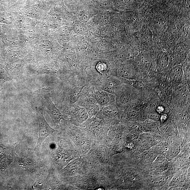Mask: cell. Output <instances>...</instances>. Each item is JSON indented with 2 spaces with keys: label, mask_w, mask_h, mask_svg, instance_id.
Masks as SVG:
<instances>
[{
  "label": "cell",
  "mask_w": 190,
  "mask_h": 190,
  "mask_svg": "<svg viewBox=\"0 0 190 190\" xmlns=\"http://www.w3.org/2000/svg\"><path fill=\"white\" fill-rule=\"evenodd\" d=\"M154 139V136L149 133H143L140 136V142L144 144L152 141Z\"/></svg>",
  "instance_id": "obj_15"
},
{
  "label": "cell",
  "mask_w": 190,
  "mask_h": 190,
  "mask_svg": "<svg viewBox=\"0 0 190 190\" xmlns=\"http://www.w3.org/2000/svg\"><path fill=\"white\" fill-rule=\"evenodd\" d=\"M156 157V154L154 152H151L146 155V160L148 162H151L155 160Z\"/></svg>",
  "instance_id": "obj_23"
},
{
  "label": "cell",
  "mask_w": 190,
  "mask_h": 190,
  "mask_svg": "<svg viewBox=\"0 0 190 190\" xmlns=\"http://www.w3.org/2000/svg\"><path fill=\"white\" fill-rule=\"evenodd\" d=\"M170 30L172 35H177L179 32L180 30V27L178 26L177 25L175 24V25L171 27Z\"/></svg>",
  "instance_id": "obj_26"
},
{
  "label": "cell",
  "mask_w": 190,
  "mask_h": 190,
  "mask_svg": "<svg viewBox=\"0 0 190 190\" xmlns=\"http://www.w3.org/2000/svg\"><path fill=\"white\" fill-rule=\"evenodd\" d=\"M73 29L75 34L78 35H85L87 31V27L84 23L80 21L75 23L74 25Z\"/></svg>",
  "instance_id": "obj_5"
},
{
  "label": "cell",
  "mask_w": 190,
  "mask_h": 190,
  "mask_svg": "<svg viewBox=\"0 0 190 190\" xmlns=\"http://www.w3.org/2000/svg\"><path fill=\"white\" fill-rule=\"evenodd\" d=\"M130 97L128 94L124 93L121 96L119 101L122 104H126L130 101Z\"/></svg>",
  "instance_id": "obj_20"
},
{
  "label": "cell",
  "mask_w": 190,
  "mask_h": 190,
  "mask_svg": "<svg viewBox=\"0 0 190 190\" xmlns=\"http://www.w3.org/2000/svg\"><path fill=\"white\" fill-rule=\"evenodd\" d=\"M170 74L172 79L176 83H180L183 79V71L182 66L177 65L172 68Z\"/></svg>",
  "instance_id": "obj_2"
},
{
  "label": "cell",
  "mask_w": 190,
  "mask_h": 190,
  "mask_svg": "<svg viewBox=\"0 0 190 190\" xmlns=\"http://www.w3.org/2000/svg\"><path fill=\"white\" fill-rule=\"evenodd\" d=\"M158 64L160 67H166L167 66L169 63V59L168 55L164 52H160L157 55Z\"/></svg>",
  "instance_id": "obj_6"
},
{
  "label": "cell",
  "mask_w": 190,
  "mask_h": 190,
  "mask_svg": "<svg viewBox=\"0 0 190 190\" xmlns=\"http://www.w3.org/2000/svg\"><path fill=\"white\" fill-rule=\"evenodd\" d=\"M141 42L143 44L148 45L151 44L152 41V31L148 28H144L140 35Z\"/></svg>",
  "instance_id": "obj_3"
},
{
  "label": "cell",
  "mask_w": 190,
  "mask_h": 190,
  "mask_svg": "<svg viewBox=\"0 0 190 190\" xmlns=\"http://www.w3.org/2000/svg\"><path fill=\"white\" fill-rule=\"evenodd\" d=\"M180 152V146L177 145H175L169 149L166 153V155L169 158H173L177 156Z\"/></svg>",
  "instance_id": "obj_11"
},
{
  "label": "cell",
  "mask_w": 190,
  "mask_h": 190,
  "mask_svg": "<svg viewBox=\"0 0 190 190\" xmlns=\"http://www.w3.org/2000/svg\"><path fill=\"white\" fill-rule=\"evenodd\" d=\"M116 85L113 81H109L104 84L101 89L106 92L113 93L115 91Z\"/></svg>",
  "instance_id": "obj_9"
},
{
  "label": "cell",
  "mask_w": 190,
  "mask_h": 190,
  "mask_svg": "<svg viewBox=\"0 0 190 190\" xmlns=\"http://www.w3.org/2000/svg\"><path fill=\"white\" fill-rule=\"evenodd\" d=\"M164 110V107L162 106H157L156 109V112L160 115L163 113Z\"/></svg>",
  "instance_id": "obj_28"
},
{
  "label": "cell",
  "mask_w": 190,
  "mask_h": 190,
  "mask_svg": "<svg viewBox=\"0 0 190 190\" xmlns=\"http://www.w3.org/2000/svg\"><path fill=\"white\" fill-rule=\"evenodd\" d=\"M145 125L146 128L151 132H157L158 129L155 121L146 120L145 121Z\"/></svg>",
  "instance_id": "obj_13"
},
{
  "label": "cell",
  "mask_w": 190,
  "mask_h": 190,
  "mask_svg": "<svg viewBox=\"0 0 190 190\" xmlns=\"http://www.w3.org/2000/svg\"><path fill=\"white\" fill-rule=\"evenodd\" d=\"M134 56V54L132 52L126 51L119 55L118 58L121 62L126 63L132 61Z\"/></svg>",
  "instance_id": "obj_7"
},
{
  "label": "cell",
  "mask_w": 190,
  "mask_h": 190,
  "mask_svg": "<svg viewBox=\"0 0 190 190\" xmlns=\"http://www.w3.org/2000/svg\"><path fill=\"white\" fill-rule=\"evenodd\" d=\"M167 181V178L166 176H160L153 179L152 183L155 186L160 187L165 185Z\"/></svg>",
  "instance_id": "obj_10"
},
{
  "label": "cell",
  "mask_w": 190,
  "mask_h": 190,
  "mask_svg": "<svg viewBox=\"0 0 190 190\" xmlns=\"http://www.w3.org/2000/svg\"><path fill=\"white\" fill-rule=\"evenodd\" d=\"M88 117V113L87 110L84 108L78 109L76 113V118L78 122L83 123L87 120Z\"/></svg>",
  "instance_id": "obj_8"
},
{
  "label": "cell",
  "mask_w": 190,
  "mask_h": 190,
  "mask_svg": "<svg viewBox=\"0 0 190 190\" xmlns=\"http://www.w3.org/2000/svg\"><path fill=\"white\" fill-rule=\"evenodd\" d=\"M167 117V115L166 114L162 113V115L160 116V120L162 122H163L166 120Z\"/></svg>",
  "instance_id": "obj_29"
},
{
  "label": "cell",
  "mask_w": 190,
  "mask_h": 190,
  "mask_svg": "<svg viewBox=\"0 0 190 190\" xmlns=\"http://www.w3.org/2000/svg\"><path fill=\"white\" fill-rule=\"evenodd\" d=\"M118 73L121 77L127 79H132L134 77V74L129 68L121 67L118 70Z\"/></svg>",
  "instance_id": "obj_4"
},
{
  "label": "cell",
  "mask_w": 190,
  "mask_h": 190,
  "mask_svg": "<svg viewBox=\"0 0 190 190\" xmlns=\"http://www.w3.org/2000/svg\"><path fill=\"white\" fill-rule=\"evenodd\" d=\"M161 130L163 134H168L170 132L171 128L169 124H165L161 126Z\"/></svg>",
  "instance_id": "obj_25"
},
{
  "label": "cell",
  "mask_w": 190,
  "mask_h": 190,
  "mask_svg": "<svg viewBox=\"0 0 190 190\" xmlns=\"http://www.w3.org/2000/svg\"><path fill=\"white\" fill-rule=\"evenodd\" d=\"M180 180V177L177 176L175 177L173 179V181L172 182V183L173 184H176L179 182Z\"/></svg>",
  "instance_id": "obj_30"
},
{
  "label": "cell",
  "mask_w": 190,
  "mask_h": 190,
  "mask_svg": "<svg viewBox=\"0 0 190 190\" xmlns=\"http://www.w3.org/2000/svg\"><path fill=\"white\" fill-rule=\"evenodd\" d=\"M110 99L108 95L106 93L100 94L97 98V101L100 105L102 106L106 105L109 102Z\"/></svg>",
  "instance_id": "obj_12"
},
{
  "label": "cell",
  "mask_w": 190,
  "mask_h": 190,
  "mask_svg": "<svg viewBox=\"0 0 190 190\" xmlns=\"http://www.w3.org/2000/svg\"><path fill=\"white\" fill-rule=\"evenodd\" d=\"M97 109V108L95 106L92 105L88 108L87 111L88 114L91 115H93L96 113Z\"/></svg>",
  "instance_id": "obj_24"
},
{
  "label": "cell",
  "mask_w": 190,
  "mask_h": 190,
  "mask_svg": "<svg viewBox=\"0 0 190 190\" xmlns=\"http://www.w3.org/2000/svg\"><path fill=\"white\" fill-rule=\"evenodd\" d=\"M38 117L40 126L38 142L34 149L38 152L43 142L46 138L53 132L55 130L50 126L44 118L42 113H38Z\"/></svg>",
  "instance_id": "obj_1"
},
{
  "label": "cell",
  "mask_w": 190,
  "mask_h": 190,
  "mask_svg": "<svg viewBox=\"0 0 190 190\" xmlns=\"http://www.w3.org/2000/svg\"><path fill=\"white\" fill-rule=\"evenodd\" d=\"M139 115V112L138 109L133 108L130 109L127 114V116L129 119L133 120L137 118Z\"/></svg>",
  "instance_id": "obj_17"
},
{
  "label": "cell",
  "mask_w": 190,
  "mask_h": 190,
  "mask_svg": "<svg viewBox=\"0 0 190 190\" xmlns=\"http://www.w3.org/2000/svg\"><path fill=\"white\" fill-rule=\"evenodd\" d=\"M78 19L80 22L84 23H86L90 18V15L85 13H81L78 15Z\"/></svg>",
  "instance_id": "obj_19"
},
{
  "label": "cell",
  "mask_w": 190,
  "mask_h": 190,
  "mask_svg": "<svg viewBox=\"0 0 190 190\" xmlns=\"http://www.w3.org/2000/svg\"><path fill=\"white\" fill-rule=\"evenodd\" d=\"M110 18L109 15L103 14L99 15L97 21L98 23L101 26H106L109 23Z\"/></svg>",
  "instance_id": "obj_14"
},
{
  "label": "cell",
  "mask_w": 190,
  "mask_h": 190,
  "mask_svg": "<svg viewBox=\"0 0 190 190\" xmlns=\"http://www.w3.org/2000/svg\"><path fill=\"white\" fill-rule=\"evenodd\" d=\"M96 68L98 71L101 73H104L108 69L107 64L105 62H99L97 64Z\"/></svg>",
  "instance_id": "obj_18"
},
{
  "label": "cell",
  "mask_w": 190,
  "mask_h": 190,
  "mask_svg": "<svg viewBox=\"0 0 190 190\" xmlns=\"http://www.w3.org/2000/svg\"><path fill=\"white\" fill-rule=\"evenodd\" d=\"M182 35L185 39L188 38L190 36V26L189 25H186L183 27L182 30Z\"/></svg>",
  "instance_id": "obj_21"
},
{
  "label": "cell",
  "mask_w": 190,
  "mask_h": 190,
  "mask_svg": "<svg viewBox=\"0 0 190 190\" xmlns=\"http://www.w3.org/2000/svg\"><path fill=\"white\" fill-rule=\"evenodd\" d=\"M185 88L183 87H180L178 89V92L179 95L182 97H186L187 95V92Z\"/></svg>",
  "instance_id": "obj_27"
},
{
  "label": "cell",
  "mask_w": 190,
  "mask_h": 190,
  "mask_svg": "<svg viewBox=\"0 0 190 190\" xmlns=\"http://www.w3.org/2000/svg\"><path fill=\"white\" fill-rule=\"evenodd\" d=\"M103 114L107 116L115 115L117 113L116 108L112 106H109L105 107L103 111Z\"/></svg>",
  "instance_id": "obj_16"
},
{
  "label": "cell",
  "mask_w": 190,
  "mask_h": 190,
  "mask_svg": "<svg viewBox=\"0 0 190 190\" xmlns=\"http://www.w3.org/2000/svg\"><path fill=\"white\" fill-rule=\"evenodd\" d=\"M160 115L157 112L152 113L148 115V118L151 120L158 121L160 120Z\"/></svg>",
  "instance_id": "obj_22"
}]
</instances>
